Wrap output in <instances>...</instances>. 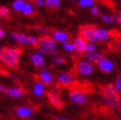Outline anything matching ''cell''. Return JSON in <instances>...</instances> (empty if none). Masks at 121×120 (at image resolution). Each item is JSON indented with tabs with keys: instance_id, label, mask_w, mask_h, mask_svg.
<instances>
[{
	"instance_id": "obj_11",
	"label": "cell",
	"mask_w": 121,
	"mask_h": 120,
	"mask_svg": "<svg viewBox=\"0 0 121 120\" xmlns=\"http://www.w3.org/2000/svg\"><path fill=\"white\" fill-rule=\"evenodd\" d=\"M95 29L91 26H86L81 29V37L87 40V43H95Z\"/></svg>"
},
{
	"instance_id": "obj_34",
	"label": "cell",
	"mask_w": 121,
	"mask_h": 120,
	"mask_svg": "<svg viewBox=\"0 0 121 120\" xmlns=\"http://www.w3.org/2000/svg\"><path fill=\"white\" fill-rule=\"evenodd\" d=\"M6 89H7V88H6V87H5L4 85H3L2 83H0V92H2V93H5Z\"/></svg>"
},
{
	"instance_id": "obj_5",
	"label": "cell",
	"mask_w": 121,
	"mask_h": 120,
	"mask_svg": "<svg viewBox=\"0 0 121 120\" xmlns=\"http://www.w3.org/2000/svg\"><path fill=\"white\" fill-rule=\"evenodd\" d=\"M75 71L78 75H80L82 77H88L91 76L94 71H95V67L94 64L89 62L86 59H80L78 60L75 64Z\"/></svg>"
},
{
	"instance_id": "obj_10",
	"label": "cell",
	"mask_w": 121,
	"mask_h": 120,
	"mask_svg": "<svg viewBox=\"0 0 121 120\" xmlns=\"http://www.w3.org/2000/svg\"><path fill=\"white\" fill-rule=\"evenodd\" d=\"M96 64H98L99 69L101 72L106 73V74L112 72L113 69H114V62L112 61V60L106 58V57H101L99 59V61L96 63Z\"/></svg>"
},
{
	"instance_id": "obj_13",
	"label": "cell",
	"mask_w": 121,
	"mask_h": 120,
	"mask_svg": "<svg viewBox=\"0 0 121 120\" xmlns=\"http://www.w3.org/2000/svg\"><path fill=\"white\" fill-rule=\"evenodd\" d=\"M48 99H49L50 103L55 105L56 107H61L63 104V100L60 97V94H59V90L57 88H53L51 91L48 94Z\"/></svg>"
},
{
	"instance_id": "obj_41",
	"label": "cell",
	"mask_w": 121,
	"mask_h": 120,
	"mask_svg": "<svg viewBox=\"0 0 121 120\" xmlns=\"http://www.w3.org/2000/svg\"><path fill=\"white\" fill-rule=\"evenodd\" d=\"M120 78H121V74H120Z\"/></svg>"
},
{
	"instance_id": "obj_37",
	"label": "cell",
	"mask_w": 121,
	"mask_h": 120,
	"mask_svg": "<svg viewBox=\"0 0 121 120\" xmlns=\"http://www.w3.org/2000/svg\"><path fill=\"white\" fill-rule=\"evenodd\" d=\"M118 23L121 25V16H119V17H118Z\"/></svg>"
},
{
	"instance_id": "obj_1",
	"label": "cell",
	"mask_w": 121,
	"mask_h": 120,
	"mask_svg": "<svg viewBox=\"0 0 121 120\" xmlns=\"http://www.w3.org/2000/svg\"><path fill=\"white\" fill-rule=\"evenodd\" d=\"M102 99L110 110L118 112L121 109V103L113 85H106L102 88Z\"/></svg>"
},
{
	"instance_id": "obj_17",
	"label": "cell",
	"mask_w": 121,
	"mask_h": 120,
	"mask_svg": "<svg viewBox=\"0 0 121 120\" xmlns=\"http://www.w3.org/2000/svg\"><path fill=\"white\" fill-rule=\"evenodd\" d=\"M5 94L7 97L14 99H19L21 98H23L24 95V91L23 89H21L20 87H10L8 89H6Z\"/></svg>"
},
{
	"instance_id": "obj_32",
	"label": "cell",
	"mask_w": 121,
	"mask_h": 120,
	"mask_svg": "<svg viewBox=\"0 0 121 120\" xmlns=\"http://www.w3.org/2000/svg\"><path fill=\"white\" fill-rule=\"evenodd\" d=\"M35 4L37 7H44L45 6V0H35Z\"/></svg>"
},
{
	"instance_id": "obj_9",
	"label": "cell",
	"mask_w": 121,
	"mask_h": 120,
	"mask_svg": "<svg viewBox=\"0 0 121 120\" xmlns=\"http://www.w3.org/2000/svg\"><path fill=\"white\" fill-rule=\"evenodd\" d=\"M35 113V110L30 106L27 105H21L19 107H17L15 110V114L17 117H19L21 119H29L33 117Z\"/></svg>"
},
{
	"instance_id": "obj_28",
	"label": "cell",
	"mask_w": 121,
	"mask_h": 120,
	"mask_svg": "<svg viewBox=\"0 0 121 120\" xmlns=\"http://www.w3.org/2000/svg\"><path fill=\"white\" fill-rule=\"evenodd\" d=\"M113 87H114V89H115L116 93L118 94H121V78L120 77L115 80V82H114V84H113Z\"/></svg>"
},
{
	"instance_id": "obj_20",
	"label": "cell",
	"mask_w": 121,
	"mask_h": 120,
	"mask_svg": "<svg viewBox=\"0 0 121 120\" xmlns=\"http://www.w3.org/2000/svg\"><path fill=\"white\" fill-rule=\"evenodd\" d=\"M34 12H35L34 5L32 3L26 1L25 4H24V6H23V8L21 9L20 13H22L23 15H25V16H32L34 14Z\"/></svg>"
},
{
	"instance_id": "obj_21",
	"label": "cell",
	"mask_w": 121,
	"mask_h": 120,
	"mask_svg": "<svg viewBox=\"0 0 121 120\" xmlns=\"http://www.w3.org/2000/svg\"><path fill=\"white\" fill-rule=\"evenodd\" d=\"M95 0H79L78 4L82 8H92L93 6H95Z\"/></svg>"
},
{
	"instance_id": "obj_30",
	"label": "cell",
	"mask_w": 121,
	"mask_h": 120,
	"mask_svg": "<svg viewBox=\"0 0 121 120\" xmlns=\"http://www.w3.org/2000/svg\"><path fill=\"white\" fill-rule=\"evenodd\" d=\"M90 13H91L92 16L95 17V16H99L100 14V10H99V8L98 7V6H93V7L91 8V10H90Z\"/></svg>"
},
{
	"instance_id": "obj_4",
	"label": "cell",
	"mask_w": 121,
	"mask_h": 120,
	"mask_svg": "<svg viewBox=\"0 0 121 120\" xmlns=\"http://www.w3.org/2000/svg\"><path fill=\"white\" fill-rule=\"evenodd\" d=\"M10 39L12 40L16 41V43L23 44V45H32L35 46L38 44L39 38L35 37V35H30L27 34H23V33H17L14 32L10 34Z\"/></svg>"
},
{
	"instance_id": "obj_35",
	"label": "cell",
	"mask_w": 121,
	"mask_h": 120,
	"mask_svg": "<svg viewBox=\"0 0 121 120\" xmlns=\"http://www.w3.org/2000/svg\"><path fill=\"white\" fill-rule=\"evenodd\" d=\"M56 120H68V118H66L65 116H58L56 117Z\"/></svg>"
},
{
	"instance_id": "obj_8",
	"label": "cell",
	"mask_w": 121,
	"mask_h": 120,
	"mask_svg": "<svg viewBox=\"0 0 121 120\" xmlns=\"http://www.w3.org/2000/svg\"><path fill=\"white\" fill-rule=\"evenodd\" d=\"M39 79L45 86H49L54 81V76L47 68H40L39 71Z\"/></svg>"
},
{
	"instance_id": "obj_40",
	"label": "cell",
	"mask_w": 121,
	"mask_h": 120,
	"mask_svg": "<svg viewBox=\"0 0 121 120\" xmlns=\"http://www.w3.org/2000/svg\"><path fill=\"white\" fill-rule=\"evenodd\" d=\"M0 27H1V24H0Z\"/></svg>"
},
{
	"instance_id": "obj_29",
	"label": "cell",
	"mask_w": 121,
	"mask_h": 120,
	"mask_svg": "<svg viewBox=\"0 0 121 120\" xmlns=\"http://www.w3.org/2000/svg\"><path fill=\"white\" fill-rule=\"evenodd\" d=\"M96 44L95 43H88L87 44V52H95L96 51Z\"/></svg>"
},
{
	"instance_id": "obj_2",
	"label": "cell",
	"mask_w": 121,
	"mask_h": 120,
	"mask_svg": "<svg viewBox=\"0 0 121 120\" xmlns=\"http://www.w3.org/2000/svg\"><path fill=\"white\" fill-rule=\"evenodd\" d=\"M21 53L16 47H5L0 51V61L9 68H16L19 65Z\"/></svg>"
},
{
	"instance_id": "obj_15",
	"label": "cell",
	"mask_w": 121,
	"mask_h": 120,
	"mask_svg": "<svg viewBox=\"0 0 121 120\" xmlns=\"http://www.w3.org/2000/svg\"><path fill=\"white\" fill-rule=\"evenodd\" d=\"M73 44L75 47V51L79 54H83V53H86L87 52V40H85L81 35L79 37H76L74 41H73Z\"/></svg>"
},
{
	"instance_id": "obj_22",
	"label": "cell",
	"mask_w": 121,
	"mask_h": 120,
	"mask_svg": "<svg viewBox=\"0 0 121 120\" xmlns=\"http://www.w3.org/2000/svg\"><path fill=\"white\" fill-rule=\"evenodd\" d=\"M25 0H14L13 3H12V8H13V10L15 11H18L20 12L21 9L23 8L24 4H25Z\"/></svg>"
},
{
	"instance_id": "obj_31",
	"label": "cell",
	"mask_w": 121,
	"mask_h": 120,
	"mask_svg": "<svg viewBox=\"0 0 121 120\" xmlns=\"http://www.w3.org/2000/svg\"><path fill=\"white\" fill-rule=\"evenodd\" d=\"M39 31L41 33V34H45V35H48V34H51V31L49 29H47V28H44V27H40L39 29Z\"/></svg>"
},
{
	"instance_id": "obj_33",
	"label": "cell",
	"mask_w": 121,
	"mask_h": 120,
	"mask_svg": "<svg viewBox=\"0 0 121 120\" xmlns=\"http://www.w3.org/2000/svg\"><path fill=\"white\" fill-rule=\"evenodd\" d=\"M5 34H6V33H5V30H4L3 28L0 27V39H2L5 37Z\"/></svg>"
},
{
	"instance_id": "obj_16",
	"label": "cell",
	"mask_w": 121,
	"mask_h": 120,
	"mask_svg": "<svg viewBox=\"0 0 121 120\" xmlns=\"http://www.w3.org/2000/svg\"><path fill=\"white\" fill-rule=\"evenodd\" d=\"M95 37L96 41H107L111 38V34L107 29L98 28L95 31Z\"/></svg>"
},
{
	"instance_id": "obj_25",
	"label": "cell",
	"mask_w": 121,
	"mask_h": 120,
	"mask_svg": "<svg viewBox=\"0 0 121 120\" xmlns=\"http://www.w3.org/2000/svg\"><path fill=\"white\" fill-rule=\"evenodd\" d=\"M100 19L101 21L105 23V24H108V25H110V24H113L114 21H115V19H114V17L113 16H110V15H108V14H102L100 16Z\"/></svg>"
},
{
	"instance_id": "obj_14",
	"label": "cell",
	"mask_w": 121,
	"mask_h": 120,
	"mask_svg": "<svg viewBox=\"0 0 121 120\" xmlns=\"http://www.w3.org/2000/svg\"><path fill=\"white\" fill-rule=\"evenodd\" d=\"M50 38L55 41V43H67L69 41V34L68 33H66L65 31H54L51 33L50 34Z\"/></svg>"
},
{
	"instance_id": "obj_23",
	"label": "cell",
	"mask_w": 121,
	"mask_h": 120,
	"mask_svg": "<svg viewBox=\"0 0 121 120\" xmlns=\"http://www.w3.org/2000/svg\"><path fill=\"white\" fill-rule=\"evenodd\" d=\"M61 4V0H45V6L52 9L58 8Z\"/></svg>"
},
{
	"instance_id": "obj_18",
	"label": "cell",
	"mask_w": 121,
	"mask_h": 120,
	"mask_svg": "<svg viewBox=\"0 0 121 120\" xmlns=\"http://www.w3.org/2000/svg\"><path fill=\"white\" fill-rule=\"evenodd\" d=\"M46 86L44 85L43 83H41L40 81H38V82H35L34 85H33V89H32V91H33V94L35 97H37V98H41V97H43L44 94H45V91H46Z\"/></svg>"
},
{
	"instance_id": "obj_12",
	"label": "cell",
	"mask_w": 121,
	"mask_h": 120,
	"mask_svg": "<svg viewBox=\"0 0 121 120\" xmlns=\"http://www.w3.org/2000/svg\"><path fill=\"white\" fill-rule=\"evenodd\" d=\"M30 61H31V63L34 66L40 69V68H43V66L45 64V58H44V55H42L39 52L35 51L30 55Z\"/></svg>"
},
{
	"instance_id": "obj_6",
	"label": "cell",
	"mask_w": 121,
	"mask_h": 120,
	"mask_svg": "<svg viewBox=\"0 0 121 120\" xmlns=\"http://www.w3.org/2000/svg\"><path fill=\"white\" fill-rule=\"evenodd\" d=\"M69 100L76 105H84L87 103L88 98L86 94L80 90H72L69 93Z\"/></svg>"
},
{
	"instance_id": "obj_38",
	"label": "cell",
	"mask_w": 121,
	"mask_h": 120,
	"mask_svg": "<svg viewBox=\"0 0 121 120\" xmlns=\"http://www.w3.org/2000/svg\"><path fill=\"white\" fill-rule=\"evenodd\" d=\"M2 49H3V47H2V44H1V43H0V51H1Z\"/></svg>"
},
{
	"instance_id": "obj_27",
	"label": "cell",
	"mask_w": 121,
	"mask_h": 120,
	"mask_svg": "<svg viewBox=\"0 0 121 120\" xmlns=\"http://www.w3.org/2000/svg\"><path fill=\"white\" fill-rule=\"evenodd\" d=\"M10 14V10L5 6H0V18H6Z\"/></svg>"
},
{
	"instance_id": "obj_24",
	"label": "cell",
	"mask_w": 121,
	"mask_h": 120,
	"mask_svg": "<svg viewBox=\"0 0 121 120\" xmlns=\"http://www.w3.org/2000/svg\"><path fill=\"white\" fill-rule=\"evenodd\" d=\"M62 48L64 51L68 52V53H72L75 51L74 44H73V43H71V41H67V43H62Z\"/></svg>"
},
{
	"instance_id": "obj_39",
	"label": "cell",
	"mask_w": 121,
	"mask_h": 120,
	"mask_svg": "<svg viewBox=\"0 0 121 120\" xmlns=\"http://www.w3.org/2000/svg\"><path fill=\"white\" fill-rule=\"evenodd\" d=\"M75 1H79V0H75Z\"/></svg>"
},
{
	"instance_id": "obj_36",
	"label": "cell",
	"mask_w": 121,
	"mask_h": 120,
	"mask_svg": "<svg viewBox=\"0 0 121 120\" xmlns=\"http://www.w3.org/2000/svg\"><path fill=\"white\" fill-rule=\"evenodd\" d=\"M117 46H118V48L121 49V41H119V43H117Z\"/></svg>"
},
{
	"instance_id": "obj_26",
	"label": "cell",
	"mask_w": 121,
	"mask_h": 120,
	"mask_svg": "<svg viewBox=\"0 0 121 120\" xmlns=\"http://www.w3.org/2000/svg\"><path fill=\"white\" fill-rule=\"evenodd\" d=\"M52 63L55 66H61L66 63V59L63 56H55L52 59Z\"/></svg>"
},
{
	"instance_id": "obj_7",
	"label": "cell",
	"mask_w": 121,
	"mask_h": 120,
	"mask_svg": "<svg viewBox=\"0 0 121 120\" xmlns=\"http://www.w3.org/2000/svg\"><path fill=\"white\" fill-rule=\"evenodd\" d=\"M56 79L61 86L70 87L75 83L76 77L72 72H60V73L57 74Z\"/></svg>"
},
{
	"instance_id": "obj_19",
	"label": "cell",
	"mask_w": 121,
	"mask_h": 120,
	"mask_svg": "<svg viewBox=\"0 0 121 120\" xmlns=\"http://www.w3.org/2000/svg\"><path fill=\"white\" fill-rule=\"evenodd\" d=\"M101 57H104L102 56V53L98 51V50L95 51V52H86L85 53V59L88 60L89 62L93 63V64L98 63Z\"/></svg>"
},
{
	"instance_id": "obj_3",
	"label": "cell",
	"mask_w": 121,
	"mask_h": 120,
	"mask_svg": "<svg viewBox=\"0 0 121 120\" xmlns=\"http://www.w3.org/2000/svg\"><path fill=\"white\" fill-rule=\"evenodd\" d=\"M38 52L42 55H55L56 54V43L49 35H43L39 39L38 41Z\"/></svg>"
}]
</instances>
